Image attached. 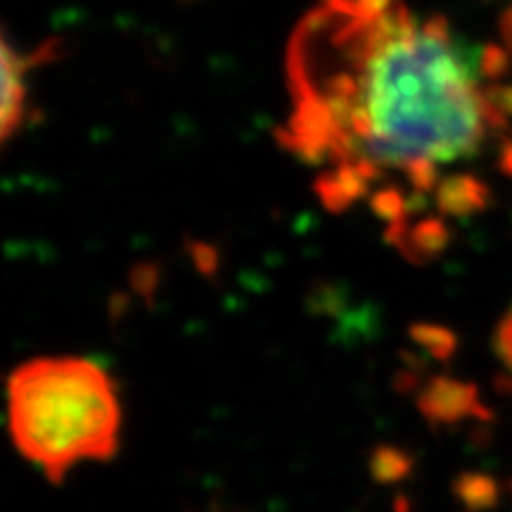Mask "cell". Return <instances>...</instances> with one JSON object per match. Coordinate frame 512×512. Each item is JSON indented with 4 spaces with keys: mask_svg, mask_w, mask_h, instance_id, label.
<instances>
[{
    "mask_svg": "<svg viewBox=\"0 0 512 512\" xmlns=\"http://www.w3.org/2000/svg\"><path fill=\"white\" fill-rule=\"evenodd\" d=\"M486 60L446 19L403 0H320L287 46L280 136L323 166L318 188L332 209L389 176L427 195L444 166L479 155L505 124V93L482 83Z\"/></svg>",
    "mask_w": 512,
    "mask_h": 512,
    "instance_id": "obj_1",
    "label": "cell"
},
{
    "mask_svg": "<svg viewBox=\"0 0 512 512\" xmlns=\"http://www.w3.org/2000/svg\"><path fill=\"white\" fill-rule=\"evenodd\" d=\"M377 475H382V479L399 477L401 475V456H399V453H382V456L377 458Z\"/></svg>",
    "mask_w": 512,
    "mask_h": 512,
    "instance_id": "obj_8",
    "label": "cell"
},
{
    "mask_svg": "<svg viewBox=\"0 0 512 512\" xmlns=\"http://www.w3.org/2000/svg\"><path fill=\"white\" fill-rule=\"evenodd\" d=\"M496 351L512 375V311L505 316L501 328L496 332Z\"/></svg>",
    "mask_w": 512,
    "mask_h": 512,
    "instance_id": "obj_7",
    "label": "cell"
},
{
    "mask_svg": "<svg viewBox=\"0 0 512 512\" xmlns=\"http://www.w3.org/2000/svg\"><path fill=\"white\" fill-rule=\"evenodd\" d=\"M55 57V46L46 43L34 53H22L3 41V105H0V136L5 143L15 136L17 128L22 126L24 114H27V95H29V74L43 60Z\"/></svg>",
    "mask_w": 512,
    "mask_h": 512,
    "instance_id": "obj_3",
    "label": "cell"
},
{
    "mask_svg": "<svg viewBox=\"0 0 512 512\" xmlns=\"http://www.w3.org/2000/svg\"><path fill=\"white\" fill-rule=\"evenodd\" d=\"M460 496L470 508H489L496 501V486L486 477H472L460 484Z\"/></svg>",
    "mask_w": 512,
    "mask_h": 512,
    "instance_id": "obj_6",
    "label": "cell"
},
{
    "mask_svg": "<svg viewBox=\"0 0 512 512\" xmlns=\"http://www.w3.org/2000/svg\"><path fill=\"white\" fill-rule=\"evenodd\" d=\"M12 439L50 482L117 451L121 408L110 375L86 358H38L8 384Z\"/></svg>",
    "mask_w": 512,
    "mask_h": 512,
    "instance_id": "obj_2",
    "label": "cell"
},
{
    "mask_svg": "<svg viewBox=\"0 0 512 512\" xmlns=\"http://www.w3.org/2000/svg\"><path fill=\"white\" fill-rule=\"evenodd\" d=\"M475 389L467 384L439 380L422 396V411L439 420H456L467 413H475Z\"/></svg>",
    "mask_w": 512,
    "mask_h": 512,
    "instance_id": "obj_4",
    "label": "cell"
},
{
    "mask_svg": "<svg viewBox=\"0 0 512 512\" xmlns=\"http://www.w3.org/2000/svg\"><path fill=\"white\" fill-rule=\"evenodd\" d=\"M486 185L472 176H453L439 185L437 202L446 214H467V211L482 209L486 204Z\"/></svg>",
    "mask_w": 512,
    "mask_h": 512,
    "instance_id": "obj_5",
    "label": "cell"
}]
</instances>
